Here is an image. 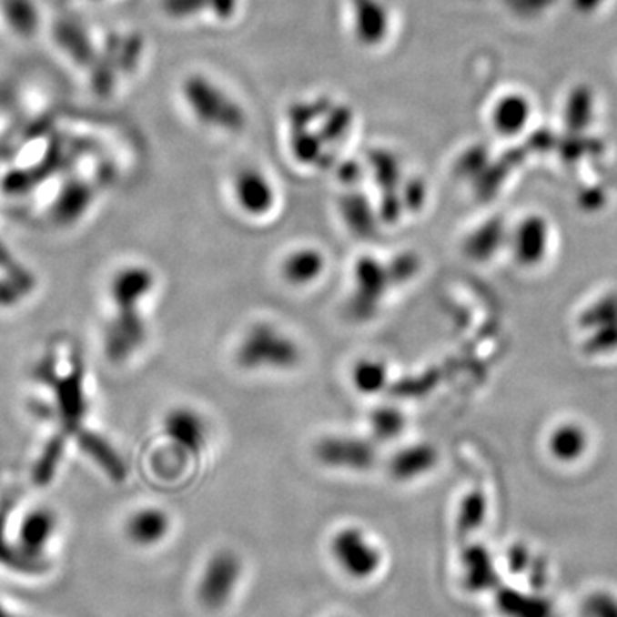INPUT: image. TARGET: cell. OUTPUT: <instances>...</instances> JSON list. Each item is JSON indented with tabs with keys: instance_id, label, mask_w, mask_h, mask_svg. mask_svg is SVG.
Segmentation results:
<instances>
[{
	"instance_id": "1",
	"label": "cell",
	"mask_w": 617,
	"mask_h": 617,
	"mask_svg": "<svg viewBox=\"0 0 617 617\" xmlns=\"http://www.w3.org/2000/svg\"><path fill=\"white\" fill-rule=\"evenodd\" d=\"M236 360L246 370H288L300 364L302 350L297 339L277 324L259 321L249 326L238 341Z\"/></svg>"
},
{
	"instance_id": "2",
	"label": "cell",
	"mask_w": 617,
	"mask_h": 617,
	"mask_svg": "<svg viewBox=\"0 0 617 617\" xmlns=\"http://www.w3.org/2000/svg\"><path fill=\"white\" fill-rule=\"evenodd\" d=\"M184 98L196 118L211 129L236 133L246 122L244 108L236 98L207 77L191 76L184 86Z\"/></svg>"
},
{
	"instance_id": "3",
	"label": "cell",
	"mask_w": 617,
	"mask_h": 617,
	"mask_svg": "<svg viewBox=\"0 0 617 617\" xmlns=\"http://www.w3.org/2000/svg\"><path fill=\"white\" fill-rule=\"evenodd\" d=\"M331 556L339 570L357 582L374 578L381 570L382 554L379 547L359 527H343L331 539Z\"/></svg>"
},
{
	"instance_id": "4",
	"label": "cell",
	"mask_w": 617,
	"mask_h": 617,
	"mask_svg": "<svg viewBox=\"0 0 617 617\" xmlns=\"http://www.w3.org/2000/svg\"><path fill=\"white\" fill-rule=\"evenodd\" d=\"M389 285L386 265L372 256L359 258L353 266V292L347 306L353 321H370L378 314Z\"/></svg>"
},
{
	"instance_id": "5",
	"label": "cell",
	"mask_w": 617,
	"mask_h": 617,
	"mask_svg": "<svg viewBox=\"0 0 617 617\" xmlns=\"http://www.w3.org/2000/svg\"><path fill=\"white\" fill-rule=\"evenodd\" d=\"M242 571V559L234 551L223 549L207 559L197 585V597L206 609L218 611L232 601Z\"/></svg>"
},
{
	"instance_id": "6",
	"label": "cell",
	"mask_w": 617,
	"mask_h": 617,
	"mask_svg": "<svg viewBox=\"0 0 617 617\" xmlns=\"http://www.w3.org/2000/svg\"><path fill=\"white\" fill-rule=\"evenodd\" d=\"M57 401V415L62 422V430L71 436L81 429L86 413L85 397V366L79 355H73L71 369L66 376H59L48 384Z\"/></svg>"
},
{
	"instance_id": "7",
	"label": "cell",
	"mask_w": 617,
	"mask_h": 617,
	"mask_svg": "<svg viewBox=\"0 0 617 617\" xmlns=\"http://www.w3.org/2000/svg\"><path fill=\"white\" fill-rule=\"evenodd\" d=\"M314 455L328 469L370 470L376 463V448L370 441L353 436H326L316 444Z\"/></svg>"
},
{
	"instance_id": "8",
	"label": "cell",
	"mask_w": 617,
	"mask_h": 617,
	"mask_svg": "<svg viewBox=\"0 0 617 617\" xmlns=\"http://www.w3.org/2000/svg\"><path fill=\"white\" fill-rule=\"evenodd\" d=\"M147 339V324L139 308H116V316L103 333V350L110 362L120 364L131 359Z\"/></svg>"
},
{
	"instance_id": "9",
	"label": "cell",
	"mask_w": 617,
	"mask_h": 617,
	"mask_svg": "<svg viewBox=\"0 0 617 617\" xmlns=\"http://www.w3.org/2000/svg\"><path fill=\"white\" fill-rule=\"evenodd\" d=\"M232 191L240 211L252 218H263L277 206V189L271 178L256 167L237 170Z\"/></svg>"
},
{
	"instance_id": "10",
	"label": "cell",
	"mask_w": 617,
	"mask_h": 617,
	"mask_svg": "<svg viewBox=\"0 0 617 617\" xmlns=\"http://www.w3.org/2000/svg\"><path fill=\"white\" fill-rule=\"evenodd\" d=\"M163 430L167 438L184 453L197 456L207 442V426L203 415L191 407H176L165 415Z\"/></svg>"
},
{
	"instance_id": "11",
	"label": "cell",
	"mask_w": 617,
	"mask_h": 617,
	"mask_svg": "<svg viewBox=\"0 0 617 617\" xmlns=\"http://www.w3.org/2000/svg\"><path fill=\"white\" fill-rule=\"evenodd\" d=\"M352 31L359 44L381 45L391 28L389 9L382 0H350Z\"/></svg>"
},
{
	"instance_id": "12",
	"label": "cell",
	"mask_w": 617,
	"mask_h": 617,
	"mask_svg": "<svg viewBox=\"0 0 617 617\" xmlns=\"http://www.w3.org/2000/svg\"><path fill=\"white\" fill-rule=\"evenodd\" d=\"M461 578L467 592L487 593L500 587V576L494 559L484 545L473 544L461 552Z\"/></svg>"
},
{
	"instance_id": "13",
	"label": "cell",
	"mask_w": 617,
	"mask_h": 617,
	"mask_svg": "<svg viewBox=\"0 0 617 617\" xmlns=\"http://www.w3.org/2000/svg\"><path fill=\"white\" fill-rule=\"evenodd\" d=\"M440 451L429 442H417L401 448L389 461V473L398 482H411L436 469Z\"/></svg>"
},
{
	"instance_id": "14",
	"label": "cell",
	"mask_w": 617,
	"mask_h": 617,
	"mask_svg": "<svg viewBox=\"0 0 617 617\" xmlns=\"http://www.w3.org/2000/svg\"><path fill=\"white\" fill-rule=\"evenodd\" d=\"M155 287V275L145 266H126L110 283V295L116 308H137L139 302Z\"/></svg>"
},
{
	"instance_id": "15",
	"label": "cell",
	"mask_w": 617,
	"mask_h": 617,
	"mask_svg": "<svg viewBox=\"0 0 617 617\" xmlns=\"http://www.w3.org/2000/svg\"><path fill=\"white\" fill-rule=\"evenodd\" d=\"M54 530L56 516L46 508L33 510L21 521L17 549L33 566L40 562V554L44 552L45 545L52 539Z\"/></svg>"
},
{
	"instance_id": "16",
	"label": "cell",
	"mask_w": 617,
	"mask_h": 617,
	"mask_svg": "<svg viewBox=\"0 0 617 617\" xmlns=\"http://www.w3.org/2000/svg\"><path fill=\"white\" fill-rule=\"evenodd\" d=\"M170 516L158 508H143L134 511L127 523L126 533L134 545L153 547L163 542L170 531Z\"/></svg>"
},
{
	"instance_id": "17",
	"label": "cell",
	"mask_w": 617,
	"mask_h": 617,
	"mask_svg": "<svg viewBox=\"0 0 617 617\" xmlns=\"http://www.w3.org/2000/svg\"><path fill=\"white\" fill-rule=\"evenodd\" d=\"M326 258L316 248L295 249L281 263V277L292 287H306L323 275Z\"/></svg>"
},
{
	"instance_id": "18",
	"label": "cell",
	"mask_w": 617,
	"mask_h": 617,
	"mask_svg": "<svg viewBox=\"0 0 617 617\" xmlns=\"http://www.w3.org/2000/svg\"><path fill=\"white\" fill-rule=\"evenodd\" d=\"M76 441L81 451H85L112 480L124 482L127 467L110 442L105 441L100 434L88 429H79L76 432Z\"/></svg>"
},
{
	"instance_id": "19",
	"label": "cell",
	"mask_w": 617,
	"mask_h": 617,
	"mask_svg": "<svg viewBox=\"0 0 617 617\" xmlns=\"http://www.w3.org/2000/svg\"><path fill=\"white\" fill-rule=\"evenodd\" d=\"M496 592L498 609L506 617H552L551 605L537 593L529 595L513 588H500Z\"/></svg>"
},
{
	"instance_id": "20",
	"label": "cell",
	"mask_w": 617,
	"mask_h": 617,
	"mask_svg": "<svg viewBox=\"0 0 617 617\" xmlns=\"http://www.w3.org/2000/svg\"><path fill=\"white\" fill-rule=\"evenodd\" d=\"M513 250L520 265L533 266L541 263L545 252V230L542 223L537 220L521 223L514 232Z\"/></svg>"
},
{
	"instance_id": "21",
	"label": "cell",
	"mask_w": 617,
	"mask_h": 617,
	"mask_svg": "<svg viewBox=\"0 0 617 617\" xmlns=\"http://www.w3.org/2000/svg\"><path fill=\"white\" fill-rule=\"evenodd\" d=\"M588 448L587 432L578 424H561L552 430L549 440V450L559 461L570 463L578 461L585 455Z\"/></svg>"
},
{
	"instance_id": "22",
	"label": "cell",
	"mask_w": 617,
	"mask_h": 617,
	"mask_svg": "<svg viewBox=\"0 0 617 617\" xmlns=\"http://www.w3.org/2000/svg\"><path fill=\"white\" fill-rule=\"evenodd\" d=\"M238 0H163V9L177 19L197 15L199 11H207L217 19L234 17Z\"/></svg>"
},
{
	"instance_id": "23",
	"label": "cell",
	"mask_w": 617,
	"mask_h": 617,
	"mask_svg": "<svg viewBox=\"0 0 617 617\" xmlns=\"http://www.w3.org/2000/svg\"><path fill=\"white\" fill-rule=\"evenodd\" d=\"M353 388L362 395H376L388 386V366L379 359H360L350 370Z\"/></svg>"
},
{
	"instance_id": "24",
	"label": "cell",
	"mask_w": 617,
	"mask_h": 617,
	"mask_svg": "<svg viewBox=\"0 0 617 617\" xmlns=\"http://www.w3.org/2000/svg\"><path fill=\"white\" fill-rule=\"evenodd\" d=\"M369 427L374 434L376 440L379 441H393L398 436L403 434L407 427V419L403 411L391 407V405H381L376 407L369 415Z\"/></svg>"
},
{
	"instance_id": "25",
	"label": "cell",
	"mask_w": 617,
	"mask_h": 617,
	"mask_svg": "<svg viewBox=\"0 0 617 617\" xmlns=\"http://www.w3.org/2000/svg\"><path fill=\"white\" fill-rule=\"evenodd\" d=\"M341 213L349 228L357 237L374 236L376 220L366 197L353 194L341 201Z\"/></svg>"
},
{
	"instance_id": "26",
	"label": "cell",
	"mask_w": 617,
	"mask_h": 617,
	"mask_svg": "<svg viewBox=\"0 0 617 617\" xmlns=\"http://www.w3.org/2000/svg\"><path fill=\"white\" fill-rule=\"evenodd\" d=\"M91 192L83 184H71L67 186L54 205V218L59 223H73L77 220L89 205Z\"/></svg>"
},
{
	"instance_id": "27",
	"label": "cell",
	"mask_w": 617,
	"mask_h": 617,
	"mask_svg": "<svg viewBox=\"0 0 617 617\" xmlns=\"http://www.w3.org/2000/svg\"><path fill=\"white\" fill-rule=\"evenodd\" d=\"M67 434L64 430H60L59 434H56L50 441L46 442L44 448V453L38 458L35 470H33V480L36 485H46L52 482L54 475L57 473L62 456L66 451V441H67Z\"/></svg>"
},
{
	"instance_id": "28",
	"label": "cell",
	"mask_w": 617,
	"mask_h": 617,
	"mask_svg": "<svg viewBox=\"0 0 617 617\" xmlns=\"http://www.w3.org/2000/svg\"><path fill=\"white\" fill-rule=\"evenodd\" d=\"M501 240H502V230H501L500 225L489 223V225H484L482 228H479L477 232H473L467 238L465 254L480 263L487 258H491L498 250Z\"/></svg>"
},
{
	"instance_id": "29",
	"label": "cell",
	"mask_w": 617,
	"mask_h": 617,
	"mask_svg": "<svg viewBox=\"0 0 617 617\" xmlns=\"http://www.w3.org/2000/svg\"><path fill=\"white\" fill-rule=\"evenodd\" d=\"M487 513V502L484 494L479 491L469 492L458 510V530L463 533H470L473 530L480 529Z\"/></svg>"
},
{
	"instance_id": "30",
	"label": "cell",
	"mask_w": 617,
	"mask_h": 617,
	"mask_svg": "<svg viewBox=\"0 0 617 617\" xmlns=\"http://www.w3.org/2000/svg\"><path fill=\"white\" fill-rule=\"evenodd\" d=\"M9 511H11V498H5L0 504V562L13 566L15 570H23V568L31 570L33 564L30 561L21 554L17 547H13L5 539V518Z\"/></svg>"
},
{
	"instance_id": "31",
	"label": "cell",
	"mask_w": 617,
	"mask_h": 617,
	"mask_svg": "<svg viewBox=\"0 0 617 617\" xmlns=\"http://www.w3.org/2000/svg\"><path fill=\"white\" fill-rule=\"evenodd\" d=\"M386 269H388V277H389L391 285H395V283L401 285V283H407L419 275L420 259L413 252H401L386 265Z\"/></svg>"
},
{
	"instance_id": "32",
	"label": "cell",
	"mask_w": 617,
	"mask_h": 617,
	"mask_svg": "<svg viewBox=\"0 0 617 617\" xmlns=\"http://www.w3.org/2000/svg\"><path fill=\"white\" fill-rule=\"evenodd\" d=\"M0 269L5 273L4 277L15 279V283L23 287L26 292L33 290L35 277L31 275L30 269L21 265L2 242H0Z\"/></svg>"
},
{
	"instance_id": "33",
	"label": "cell",
	"mask_w": 617,
	"mask_h": 617,
	"mask_svg": "<svg viewBox=\"0 0 617 617\" xmlns=\"http://www.w3.org/2000/svg\"><path fill=\"white\" fill-rule=\"evenodd\" d=\"M5 13L15 30L21 33H30L35 30L36 13L30 0H5Z\"/></svg>"
},
{
	"instance_id": "34",
	"label": "cell",
	"mask_w": 617,
	"mask_h": 617,
	"mask_svg": "<svg viewBox=\"0 0 617 617\" xmlns=\"http://www.w3.org/2000/svg\"><path fill=\"white\" fill-rule=\"evenodd\" d=\"M585 617H617V595L612 592L588 593L583 602Z\"/></svg>"
},
{
	"instance_id": "35",
	"label": "cell",
	"mask_w": 617,
	"mask_h": 617,
	"mask_svg": "<svg viewBox=\"0 0 617 617\" xmlns=\"http://www.w3.org/2000/svg\"><path fill=\"white\" fill-rule=\"evenodd\" d=\"M28 294L15 279L0 278V308H13L25 295Z\"/></svg>"
}]
</instances>
